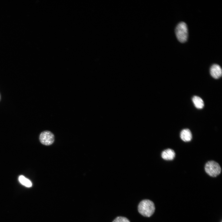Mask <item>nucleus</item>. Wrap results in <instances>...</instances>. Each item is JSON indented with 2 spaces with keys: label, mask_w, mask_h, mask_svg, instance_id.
Listing matches in <instances>:
<instances>
[{
  "label": "nucleus",
  "mask_w": 222,
  "mask_h": 222,
  "mask_svg": "<svg viewBox=\"0 0 222 222\" xmlns=\"http://www.w3.org/2000/svg\"><path fill=\"white\" fill-rule=\"evenodd\" d=\"M138 209L141 215L145 217H149L154 213L155 207L152 201L149 199H144L139 203Z\"/></svg>",
  "instance_id": "nucleus-1"
},
{
  "label": "nucleus",
  "mask_w": 222,
  "mask_h": 222,
  "mask_svg": "<svg viewBox=\"0 0 222 222\" xmlns=\"http://www.w3.org/2000/svg\"><path fill=\"white\" fill-rule=\"evenodd\" d=\"M175 34L178 40L181 43H184L187 40L188 36L187 27L184 22L179 23L175 29Z\"/></svg>",
  "instance_id": "nucleus-2"
},
{
  "label": "nucleus",
  "mask_w": 222,
  "mask_h": 222,
  "mask_svg": "<svg viewBox=\"0 0 222 222\" xmlns=\"http://www.w3.org/2000/svg\"><path fill=\"white\" fill-rule=\"evenodd\" d=\"M204 169L205 172L210 176L216 177L220 173L221 171L219 164L214 161H210L205 164Z\"/></svg>",
  "instance_id": "nucleus-3"
},
{
  "label": "nucleus",
  "mask_w": 222,
  "mask_h": 222,
  "mask_svg": "<svg viewBox=\"0 0 222 222\" xmlns=\"http://www.w3.org/2000/svg\"><path fill=\"white\" fill-rule=\"evenodd\" d=\"M39 139L40 142L46 146L51 145L54 142L55 136L51 131L45 130L42 132L40 134Z\"/></svg>",
  "instance_id": "nucleus-4"
},
{
  "label": "nucleus",
  "mask_w": 222,
  "mask_h": 222,
  "mask_svg": "<svg viewBox=\"0 0 222 222\" xmlns=\"http://www.w3.org/2000/svg\"><path fill=\"white\" fill-rule=\"evenodd\" d=\"M210 73L213 77L216 79H218L222 76L221 68L219 65L213 64L210 68Z\"/></svg>",
  "instance_id": "nucleus-5"
},
{
  "label": "nucleus",
  "mask_w": 222,
  "mask_h": 222,
  "mask_svg": "<svg viewBox=\"0 0 222 222\" xmlns=\"http://www.w3.org/2000/svg\"><path fill=\"white\" fill-rule=\"evenodd\" d=\"M175 153L174 151L171 149H167L162 153L161 157L164 160H172L175 157Z\"/></svg>",
  "instance_id": "nucleus-6"
},
{
  "label": "nucleus",
  "mask_w": 222,
  "mask_h": 222,
  "mask_svg": "<svg viewBox=\"0 0 222 222\" xmlns=\"http://www.w3.org/2000/svg\"><path fill=\"white\" fill-rule=\"evenodd\" d=\"M180 137L184 142H190L192 138V133L189 129H184L180 132Z\"/></svg>",
  "instance_id": "nucleus-7"
},
{
  "label": "nucleus",
  "mask_w": 222,
  "mask_h": 222,
  "mask_svg": "<svg viewBox=\"0 0 222 222\" xmlns=\"http://www.w3.org/2000/svg\"><path fill=\"white\" fill-rule=\"evenodd\" d=\"M192 100L195 106L197 108L201 109L204 107V102L200 97L197 96H194L193 97Z\"/></svg>",
  "instance_id": "nucleus-8"
},
{
  "label": "nucleus",
  "mask_w": 222,
  "mask_h": 222,
  "mask_svg": "<svg viewBox=\"0 0 222 222\" xmlns=\"http://www.w3.org/2000/svg\"><path fill=\"white\" fill-rule=\"evenodd\" d=\"M18 179L20 183L23 185L27 187H31L32 184L31 181L23 175L20 176Z\"/></svg>",
  "instance_id": "nucleus-9"
},
{
  "label": "nucleus",
  "mask_w": 222,
  "mask_h": 222,
  "mask_svg": "<svg viewBox=\"0 0 222 222\" xmlns=\"http://www.w3.org/2000/svg\"><path fill=\"white\" fill-rule=\"evenodd\" d=\"M113 222H130L126 218L122 216H118L116 218Z\"/></svg>",
  "instance_id": "nucleus-10"
},
{
  "label": "nucleus",
  "mask_w": 222,
  "mask_h": 222,
  "mask_svg": "<svg viewBox=\"0 0 222 222\" xmlns=\"http://www.w3.org/2000/svg\"></svg>",
  "instance_id": "nucleus-11"
}]
</instances>
